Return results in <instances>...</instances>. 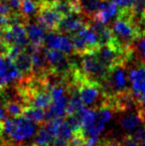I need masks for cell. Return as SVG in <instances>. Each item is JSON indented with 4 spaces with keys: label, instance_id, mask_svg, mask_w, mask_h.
Instances as JSON below:
<instances>
[{
    "label": "cell",
    "instance_id": "cell-14",
    "mask_svg": "<svg viewBox=\"0 0 145 146\" xmlns=\"http://www.w3.org/2000/svg\"><path fill=\"white\" fill-rule=\"evenodd\" d=\"M3 104H4L3 108L5 110L6 113L12 117L21 116L26 108L24 102H18L16 100H4Z\"/></svg>",
    "mask_w": 145,
    "mask_h": 146
},
{
    "label": "cell",
    "instance_id": "cell-22",
    "mask_svg": "<svg viewBox=\"0 0 145 146\" xmlns=\"http://www.w3.org/2000/svg\"><path fill=\"white\" fill-rule=\"evenodd\" d=\"M10 23H11V18L8 17V16H4L0 14V27L8 25V24H10Z\"/></svg>",
    "mask_w": 145,
    "mask_h": 146
},
{
    "label": "cell",
    "instance_id": "cell-1",
    "mask_svg": "<svg viewBox=\"0 0 145 146\" xmlns=\"http://www.w3.org/2000/svg\"><path fill=\"white\" fill-rule=\"evenodd\" d=\"M36 130V123L21 115L4 119L2 134H5L14 143H19L31 138Z\"/></svg>",
    "mask_w": 145,
    "mask_h": 146
},
{
    "label": "cell",
    "instance_id": "cell-23",
    "mask_svg": "<svg viewBox=\"0 0 145 146\" xmlns=\"http://www.w3.org/2000/svg\"><path fill=\"white\" fill-rule=\"evenodd\" d=\"M6 115H7V113H6L5 110H4V108H2L1 106H0V118L2 119V120H4V119H6L7 117H6Z\"/></svg>",
    "mask_w": 145,
    "mask_h": 146
},
{
    "label": "cell",
    "instance_id": "cell-28",
    "mask_svg": "<svg viewBox=\"0 0 145 146\" xmlns=\"http://www.w3.org/2000/svg\"><path fill=\"white\" fill-rule=\"evenodd\" d=\"M142 146H145V144H143V145H142Z\"/></svg>",
    "mask_w": 145,
    "mask_h": 146
},
{
    "label": "cell",
    "instance_id": "cell-12",
    "mask_svg": "<svg viewBox=\"0 0 145 146\" xmlns=\"http://www.w3.org/2000/svg\"><path fill=\"white\" fill-rule=\"evenodd\" d=\"M117 11H118V5H116L115 3L109 1V0H105L101 4L99 9L97 11V13L95 14L93 19L97 20L101 23L107 24L110 18L113 17L114 15H116Z\"/></svg>",
    "mask_w": 145,
    "mask_h": 146
},
{
    "label": "cell",
    "instance_id": "cell-11",
    "mask_svg": "<svg viewBox=\"0 0 145 146\" xmlns=\"http://www.w3.org/2000/svg\"><path fill=\"white\" fill-rule=\"evenodd\" d=\"M25 28L30 44L36 47H44L45 36H46L44 30L39 27L36 23H31L29 20L25 22Z\"/></svg>",
    "mask_w": 145,
    "mask_h": 146
},
{
    "label": "cell",
    "instance_id": "cell-2",
    "mask_svg": "<svg viewBox=\"0 0 145 146\" xmlns=\"http://www.w3.org/2000/svg\"><path fill=\"white\" fill-rule=\"evenodd\" d=\"M69 36L71 37L73 43V54L79 57L85 54L95 53L101 48L97 34L89 27V23Z\"/></svg>",
    "mask_w": 145,
    "mask_h": 146
},
{
    "label": "cell",
    "instance_id": "cell-21",
    "mask_svg": "<svg viewBox=\"0 0 145 146\" xmlns=\"http://www.w3.org/2000/svg\"><path fill=\"white\" fill-rule=\"evenodd\" d=\"M120 146H142L136 139L132 137L131 134H126L120 140Z\"/></svg>",
    "mask_w": 145,
    "mask_h": 146
},
{
    "label": "cell",
    "instance_id": "cell-15",
    "mask_svg": "<svg viewBox=\"0 0 145 146\" xmlns=\"http://www.w3.org/2000/svg\"><path fill=\"white\" fill-rule=\"evenodd\" d=\"M45 112L46 110L43 108H35V106H26L22 116L33 121L36 124H42L45 120Z\"/></svg>",
    "mask_w": 145,
    "mask_h": 146
},
{
    "label": "cell",
    "instance_id": "cell-4",
    "mask_svg": "<svg viewBox=\"0 0 145 146\" xmlns=\"http://www.w3.org/2000/svg\"><path fill=\"white\" fill-rule=\"evenodd\" d=\"M81 63L79 65V71L87 79L101 84L107 77L110 70L105 67L93 53L81 56Z\"/></svg>",
    "mask_w": 145,
    "mask_h": 146
},
{
    "label": "cell",
    "instance_id": "cell-6",
    "mask_svg": "<svg viewBox=\"0 0 145 146\" xmlns=\"http://www.w3.org/2000/svg\"><path fill=\"white\" fill-rule=\"evenodd\" d=\"M62 16L52 7L50 3L44 1L35 14V23L45 31H56Z\"/></svg>",
    "mask_w": 145,
    "mask_h": 146
},
{
    "label": "cell",
    "instance_id": "cell-26",
    "mask_svg": "<svg viewBox=\"0 0 145 146\" xmlns=\"http://www.w3.org/2000/svg\"><path fill=\"white\" fill-rule=\"evenodd\" d=\"M46 2H48V3H52V2H54L55 0H45Z\"/></svg>",
    "mask_w": 145,
    "mask_h": 146
},
{
    "label": "cell",
    "instance_id": "cell-16",
    "mask_svg": "<svg viewBox=\"0 0 145 146\" xmlns=\"http://www.w3.org/2000/svg\"><path fill=\"white\" fill-rule=\"evenodd\" d=\"M54 139H55V135L47 128V126L44 123L39 128L38 132H37L35 144L37 146H50L53 143Z\"/></svg>",
    "mask_w": 145,
    "mask_h": 146
},
{
    "label": "cell",
    "instance_id": "cell-19",
    "mask_svg": "<svg viewBox=\"0 0 145 146\" xmlns=\"http://www.w3.org/2000/svg\"><path fill=\"white\" fill-rule=\"evenodd\" d=\"M73 132L72 128H71V126L69 125V123L66 121V119H63L60 126H59L56 137H61V138L69 140V139L73 136Z\"/></svg>",
    "mask_w": 145,
    "mask_h": 146
},
{
    "label": "cell",
    "instance_id": "cell-17",
    "mask_svg": "<svg viewBox=\"0 0 145 146\" xmlns=\"http://www.w3.org/2000/svg\"><path fill=\"white\" fill-rule=\"evenodd\" d=\"M39 5L32 0H21V6H20V14L24 18L30 20L32 16H35Z\"/></svg>",
    "mask_w": 145,
    "mask_h": 146
},
{
    "label": "cell",
    "instance_id": "cell-7",
    "mask_svg": "<svg viewBox=\"0 0 145 146\" xmlns=\"http://www.w3.org/2000/svg\"><path fill=\"white\" fill-rule=\"evenodd\" d=\"M127 77L131 86L130 90L135 100L145 94V64L137 61L127 69Z\"/></svg>",
    "mask_w": 145,
    "mask_h": 146
},
{
    "label": "cell",
    "instance_id": "cell-5",
    "mask_svg": "<svg viewBox=\"0 0 145 146\" xmlns=\"http://www.w3.org/2000/svg\"><path fill=\"white\" fill-rule=\"evenodd\" d=\"M23 76L15 62L6 54H0V90H6L14 84H19Z\"/></svg>",
    "mask_w": 145,
    "mask_h": 146
},
{
    "label": "cell",
    "instance_id": "cell-3",
    "mask_svg": "<svg viewBox=\"0 0 145 146\" xmlns=\"http://www.w3.org/2000/svg\"><path fill=\"white\" fill-rule=\"evenodd\" d=\"M127 66H118L109 71L107 77L101 84L103 90L107 98L128 90L127 87Z\"/></svg>",
    "mask_w": 145,
    "mask_h": 146
},
{
    "label": "cell",
    "instance_id": "cell-27",
    "mask_svg": "<svg viewBox=\"0 0 145 146\" xmlns=\"http://www.w3.org/2000/svg\"><path fill=\"white\" fill-rule=\"evenodd\" d=\"M32 146H37L36 144H33V145H32Z\"/></svg>",
    "mask_w": 145,
    "mask_h": 146
},
{
    "label": "cell",
    "instance_id": "cell-18",
    "mask_svg": "<svg viewBox=\"0 0 145 146\" xmlns=\"http://www.w3.org/2000/svg\"><path fill=\"white\" fill-rule=\"evenodd\" d=\"M136 53L137 61L145 64V34L142 35L133 45V54Z\"/></svg>",
    "mask_w": 145,
    "mask_h": 146
},
{
    "label": "cell",
    "instance_id": "cell-13",
    "mask_svg": "<svg viewBox=\"0 0 145 146\" xmlns=\"http://www.w3.org/2000/svg\"><path fill=\"white\" fill-rule=\"evenodd\" d=\"M14 62H15V65L17 66L20 73L23 76V80L29 79L30 77L33 76V64H32V58L30 54L23 51L14 60Z\"/></svg>",
    "mask_w": 145,
    "mask_h": 146
},
{
    "label": "cell",
    "instance_id": "cell-24",
    "mask_svg": "<svg viewBox=\"0 0 145 146\" xmlns=\"http://www.w3.org/2000/svg\"><path fill=\"white\" fill-rule=\"evenodd\" d=\"M3 121L1 118H0V136L2 135V130H3Z\"/></svg>",
    "mask_w": 145,
    "mask_h": 146
},
{
    "label": "cell",
    "instance_id": "cell-25",
    "mask_svg": "<svg viewBox=\"0 0 145 146\" xmlns=\"http://www.w3.org/2000/svg\"><path fill=\"white\" fill-rule=\"evenodd\" d=\"M83 146H89V145H85V144H83ZM93 146H105V145H103V141H101V142H99V144H95V145H93Z\"/></svg>",
    "mask_w": 145,
    "mask_h": 146
},
{
    "label": "cell",
    "instance_id": "cell-10",
    "mask_svg": "<svg viewBox=\"0 0 145 146\" xmlns=\"http://www.w3.org/2000/svg\"><path fill=\"white\" fill-rule=\"evenodd\" d=\"M118 123L123 130L126 132L132 133L139 126L143 124L142 120L138 115L137 110H129V111L120 112V116L118 119Z\"/></svg>",
    "mask_w": 145,
    "mask_h": 146
},
{
    "label": "cell",
    "instance_id": "cell-20",
    "mask_svg": "<svg viewBox=\"0 0 145 146\" xmlns=\"http://www.w3.org/2000/svg\"><path fill=\"white\" fill-rule=\"evenodd\" d=\"M0 14L4 16H8L10 18H12V16L14 15L7 0H0Z\"/></svg>",
    "mask_w": 145,
    "mask_h": 146
},
{
    "label": "cell",
    "instance_id": "cell-9",
    "mask_svg": "<svg viewBox=\"0 0 145 146\" xmlns=\"http://www.w3.org/2000/svg\"><path fill=\"white\" fill-rule=\"evenodd\" d=\"M89 23V20H87L81 14H73V15L62 17L56 31L63 34L70 35Z\"/></svg>",
    "mask_w": 145,
    "mask_h": 146
},
{
    "label": "cell",
    "instance_id": "cell-8",
    "mask_svg": "<svg viewBox=\"0 0 145 146\" xmlns=\"http://www.w3.org/2000/svg\"><path fill=\"white\" fill-rule=\"evenodd\" d=\"M44 45H46L47 48L62 51L67 55L73 54L71 37L67 34L58 32V31H49L48 34L45 36Z\"/></svg>",
    "mask_w": 145,
    "mask_h": 146
}]
</instances>
